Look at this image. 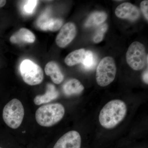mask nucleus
<instances>
[{"label":"nucleus","instance_id":"f257e3e1","mask_svg":"<svg viewBox=\"0 0 148 148\" xmlns=\"http://www.w3.org/2000/svg\"><path fill=\"white\" fill-rule=\"evenodd\" d=\"M127 112V106L123 101L114 100L110 101L100 112V124L106 129H112L123 120Z\"/></svg>","mask_w":148,"mask_h":148},{"label":"nucleus","instance_id":"f03ea898","mask_svg":"<svg viewBox=\"0 0 148 148\" xmlns=\"http://www.w3.org/2000/svg\"><path fill=\"white\" fill-rule=\"evenodd\" d=\"M65 113V108L60 103L43 105L37 110L36 119L41 126L51 127L61 121Z\"/></svg>","mask_w":148,"mask_h":148},{"label":"nucleus","instance_id":"7ed1b4c3","mask_svg":"<svg viewBox=\"0 0 148 148\" xmlns=\"http://www.w3.org/2000/svg\"><path fill=\"white\" fill-rule=\"evenodd\" d=\"M24 116V107L21 101L14 98L5 106L3 112L4 121L12 129L18 128L21 125Z\"/></svg>","mask_w":148,"mask_h":148},{"label":"nucleus","instance_id":"20e7f679","mask_svg":"<svg viewBox=\"0 0 148 148\" xmlns=\"http://www.w3.org/2000/svg\"><path fill=\"white\" fill-rule=\"evenodd\" d=\"M116 73V67L113 58L110 56L105 57L96 69V82L100 86H107L114 81Z\"/></svg>","mask_w":148,"mask_h":148},{"label":"nucleus","instance_id":"39448f33","mask_svg":"<svg viewBox=\"0 0 148 148\" xmlns=\"http://www.w3.org/2000/svg\"><path fill=\"white\" fill-rule=\"evenodd\" d=\"M127 64L135 71H140L148 64V55L146 48L143 44L139 42H132L126 53Z\"/></svg>","mask_w":148,"mask_h":148},{"label":"nucleus","instance_id":"423d86ee","mask_svg":"<svg viewBox=\"0 0 148 148\" xmlns=\"http://www.w3.org/2000/svg\"><path fill=\"white\" fill-rule=\"evenodd\" d=\"M20 71L23 80L29 85L40 84L44 79L43 71L42 68L29 59H26L21 62Z\"/></svg>","mask_w":148,"mask_h":148},{"label":"nucleus","instance_id":"0eeeda50","mask_svg":"<svg viewBox=\"0 0 148 148\" xmlns=\"http://www.w3.org/2000/svg\"><path fill=\"white\" fill-rule=\"evenodd\" d=\"M77 34L75 25L72 22L66 23L56 36V42L59 47L64 48L73 40Z\"/></svg>","mask_w":148,"mask_h":148},{"label":"nucleus","instance_id":"6e6552de","mask_svg":"<svg viewBox=\"0 0 148 148\" xmlns=\"http://www.w3.org/2000/svg\"><path fill=\"white\" fill-rule=\"evenodd\" d=\"M81 137L75 130L69 131L62 136L53 148H80Z\"/></svg>","mask_w":148,"mask_h":148},{"label":"nucleus","instance_id":"1a4fd4ad","mask_svg":"<svg viewBox=\"0 0 148 148\" xmlns=\"http://www.w3.org/2000/svg\"><path fill=\"white\" fill-rule=\"evenodd\" d=\"M116 15L119 18L135 21L140 17L139 9L134 5L128 2L123 3L116 8Z\"/></svg>","mask_w":148,"mask_h":148},{"label":"nucleus","instance_id":"9d476101","mask_svg":"<svg viewBox=\"0 0 148 148\" xmlns=\"http://www.w3.org/2000/svg\"><path fill=\"white\" fill-rule=\"evenodd\" d=\"M63 23V20L61 18H50L47 13L42 14L37 22L38 27L42 30L53 32L59 30L62 27Z\"/></svg>","mask_w":148,"mask_h":148},{"label":"nucleus","instance_id":"9b49d317","mask_svg":"<svg viewBox=\"0 0 148 148\" xmlns=\"http://www.w3.org/2000/svg\"><path fill=\"white\" fill-rule=\"evenodd\" d=\"M36 37L34 34L29 29L22 28L18 30L11 36L10 40L13 44L34 42Z\"/></svg>","mask_w":148,"mask_h":148},{"label":"nucleus","instance_id":"f8f14e48","mask_svg":"<svg viewBox=\"0 0 148 148\" xmlns=\"http://www.w3.org/2000/svg\"><path fill=\"white\" fill-rule=\"evenodd\" d=\"M58 95L59 92L55 86L51 84H48L47 85L45 93L43 95L36 96L34 99V103L37 106L46 104L56 99Z\"/></svg>","mask_w":148,"mask_h":148},{"label":"nucleus","instance_id":"ddd939ff","mask_svg":"<svg viewBox=\"0 0 148 148\" xmlns=\"http://www.w3.org/2000/svg\"><path fill=\"white\" fill-rule=\"evenodd\" d=\"M45 71L46 75L51 77L55 84H60L64 80V76L54 61H50L46 65Z\"/></svg>","mask_w":148,"mask_h":148},{"label":"nucleus","instance_id":"4468645a","mask_svg":"<svg viewBox=\"0 0 148 148\" xmlns=\"http://www.w3.org/2000/svg\"><path fill=\"white\" fill-rule=\"evenodd\" d=\"M84 90V86L78 80L73 79L68 81L63 86V91L67 96L78 95Z\"/></svg>","mask_w":148,"mask_h":148},{"label":"nucleus","instance_id":"2eb2a0df","mask_svg":"<svg viewBox=\"0 0 148 148\" xmlns=\"http://www.w3.org/2000/svg\"><path fill=\"white\" fill-rule=\"evenodd\" d=\"M85 51L84 49H81L71 52L65 58V63L68 66H72L82 63Z\"/></svg>","mask_w":148,"mask_h":148},{"label":"nucleus","instance_id":"dca6fc26","mask_svg":"<svg viewBox=\"0 0 148 148\" xmlns=\"http://www.w3.org/2000/svg\"><path fill=\"white\" fill-rule=\"evenodd\" d=\"M107 18V14L105 12H95L89 16L85 24V26L86 27L98 26L103 24Z\"/></svg>","mask_w":148,"mask_h":148},{"label":"nucleus","instance_id":"f3484780","mask_svg":"<svg viewBox=\"0 0 148 148\" xmlns=\"http://www.w3.org/2000/svg\"><path fill=\"white\" fill-rule=\"evenodd\" d=\"M82 64L85 69H92L96 65V58L92 51H85L84 58Z\"/></svg>","mask_w":148,"mask_h":148},{"label":"nucleus","instance_id":"a211bd4d","mask_svg":"<svg viewBox=\"0 0 148 148\" xmlns=\"http://www.w3.org/2000/svg\"><path fill=\"white\" fill-rule=\"evenodd\" d=\"M108 29L107 24H102L97 29L93 38V41L95 43L101 42L104 38V34Z\"/></svg>","mask_w":148,"mask_h":148},{"label":"nucleus","instance_id":"6ab92c4d","mask_svg":"<svg viewBox=\"0 0 148 148\" xmlns=\"http://www.w3.org/2000/svg\"><path fill=\"white\" fill-rule=\"evenodd\" d=\"M38 3L37 1H26L24 7V10L26 13L31 14L34 12Z\"/></svg>","mask_w":148,"mask_h":148},{"label":"nucleus","instance_id":"aec40b11","mask_svg":"<svg viewBox=\"0 0 148 148\" xmlns=\"http://www.w3.org/2000/svg\"><path fill=\"white\" fill-rule=\"evenodd\" d=\"M140 7L142 12L147 20H148V1H143L140 3Z\"/></svg>","mask_w":148,"mask_h":148},{"label":"nucleus","instance_id":"412c9836","mask_svg":"<svg viewBox=\"0 0 148 148\" xmlns=\"http://www.w3.org/2000/svg\"><path fill=\"white\" fill-rule=\"evenodd\" d=\"M148 70H147L145 71L144 72L143 74V79L144 82L145 83L147 84H148Z\"/></svg>","mask_w":148,"mask_h":148},{"label":"nucleus","instance_id":"4be33fe9","mask_svg":"<svg viewBox=\"0 0 148 148\" xmlns=\"http://www.w3.org/2000/svg\"><path fill=\"white\" fill-rule=\"evenodd\" d=\"M6 3V1L4 0H0V8L5 5Z\"/></svg>","mask_w":148,"mask_h":148},{"label":"nucleus","instance_id":"5701e85b","mask_svg":"<svg viewBox=\"0 0 148 148\" xmlns=\"http://www.w3.org/2000/svg\"><path fill=\"white\" fill-rule=\"evenodd\" d=\"M0 148H1V147H0Z\"/></svg>","mask_w":148,"mask_h":148}]
</instances>
